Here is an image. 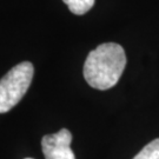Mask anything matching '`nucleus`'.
<instances>
[{"label": "nucleus", "mask_w": 159, "mask_h": 159, "mask_svg": "<svg viewBox=\"0 0 159 159\" xmlns=\"http://www.w3.org/2000/svg\"><path fill=\"white\" fill-rule=\"evenodd\" d=\"M125 66L124 48L116 43H106L89 53L84 65V77L91 87L104 91L118 83Z\"/></svg>", "instance_id": "f257e3e1"}, {"label": "nucleus", "mask_w": 159, "mask_h": 159, "mask_svg": "<svg viewBox=\"0 0 159 159\" xmlns=\"http://www.w3.org/2000/svg\"><path fill=\"white\" fill-rule=\"evenodd\" d=\"M33 74V65L23 61L0 79V113L8 112L23 99L32 83Z\"/></svg>", "instance_id": "f03ea898"}, {"label": "nucleus", "mask_w": 159, "mask_h": 159, "mask_svg": "<svg viewBox=\"0 0 159 159\" xmlns=\"http://www.w3.org/2000/svg\"><path fill=\"white\" fill-rule=\"evenodd\" d=\"M72 133L67 129L46 134L41 139L43 153L46 159H75L73 151L71 150Z\"/></svg>", "instance_id": "7ed1b4c3"}, {"label": "nucleus", "mask_w": 159, "mask_h": 159, "mask_svg": "<svg viewBox=\"0 0 159 159\" xmlns=\"http://www.w3.org/2000/svg\"><path fill=\"white\" fill-rule=\"evenodd\" d=\"M63 1L67 5L68 10L77 16L85 14L94 5V0H63Z\"/></svg>", "instance_id": "20e7f679"}, {"label": "nucleus", "mask_w": 159, "mask_h": 159, "mask_svg": "<svg viewBox=\"0 0 159 159\" xmlns=\"http://www.w3.org/2000/svg\"><path fill=\"white\" fill-rule=\"evenodd\" d=\"M133 159H159V138L145 145Z\"/></svg>", "instance_id": "39448f33"}, {"label": "nucleus", "mask_w": 159, "mask_h": 159, "mask_svg": "<svg viewBox=\"0 0 159 159\" xmlns=\"http://www.w3.org/2000/svg\"><path fill=\"white\" fill-rule=\"evenodd\" d=\"M26 159H32V158H26Z\"/></svg>", "instance_id": "423d86ee"}]
</instances>
